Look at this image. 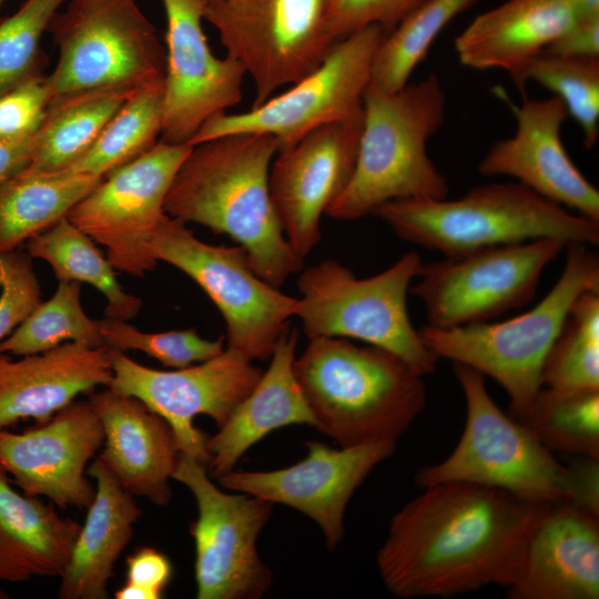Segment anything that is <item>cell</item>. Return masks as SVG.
I'll use <instances>...</instances> for the list:
<instances>
[{
	"instance_id": "cell-1",
	"label": "cell",
	"mask_w": 599,
	"mask_h": 599,
	"mask_svg": "<svg viewBox=\"0 0 599 599\" xmlns=\"http://www.w3.org/2000/svg\"><path fill=\"white\" fill-rule=\"evenodd\" d=\"M423 489L392 517L377 552L386 588L404 599L509 588L548 504L461 481Z\"/></svg>"
},
{
	"instance_id": "cell-2",
	"label": "cell",
	"mask_w": 599,
	"mask_h": 599,
	"mask_svg": "<svg viewBox=\"0 0 599 599\" xmlns=\"http://www.w3.org/2000/svg\"><path fill=\"white\" fill-rule=\"evenodd\" d=\"M280 149L268 134L232 133L192 146L167 192L164 211L229 235L245 248L251 267L281 288L303 270L270 194V169Z\"/></svg>"
},
{
	"instance_id": "cell-3",
	"label": "cell",
	"mask_w": 599,
	"mask_h": 599,
	"mask_svg": "<svg viewBox=\"0 0 599 599\" xmlns=\"http://www.w3.org/2000/svg\"><path fill=\"white\" fill-rule=\"evenodd\" d=\"M294 372L316 429L339 447L396 443L426 405L424 376L383 348L347 338L309 339Z\"/></svg>"
},
{
	"instance_id": "cell-4",
	"label": "cell",
	"mask_w": 599,
	"mask_h": 599,
	"mask_svg": "<svg viewBox=\"0 0 599 599\" xmlns=\"http://www.w3.org/2000/svg\"><path fill=\"white\" fill-rule=\"evenodd\" d=\"M446 103L435 73L395 92L368 84L355 169L325 214L356 221L390 201L446 199L448 183L427 153L428 140L445 122Z\"/></svg>"
},
{
	"instance_id": "cell-5",
	"label": "cell",
	"mask_w": 599,
	"mask_h": 599,
	"mask_svg": "<svg viewBox=\"0 0 599 599\" xmlns=\"http://www.w3.org/2000/svg\"><path fill=\"white\" fill-rule=\"evenodd\" d=\"M409 243L455 256L546 237L599 244V222L519 182L476 186L456 200H397L373 213Z\"/></svg>"
},
{
	"instance_id": "cell-6",
	"label": "cell",
	"mask_w": 599,
	"mask_h": 599,
	"mask_svg": "<svg viewBox=\"0 0 599 599\" xmlns=\"http://www.w3.org/2000/svg\"><path fill=\"white\" fill-rule=\"evenodd\" d=\"M566 250L560 277L531 309L502 322L419 328L424 343L439 359L496 380L510 399L514 418L527 410L544 386L546 358L575 300L586 291H599L598 255L580 243H569Z\"/></svg>"
},
{
	"instance_id": "cell-7",
	"label": "cell",
	"mask_w": 599,
	"mask_h": 599,
	"mask_svg": "<svg viewBox=\"0 0 599 599\" xmlns=\"http://www.w3.org/2000/svg\"><path fill=\"white\" fill-rule=\"evenodd\" d=\"M423 265L419 254L410 251L366 278L332 258L303 267L295 316L308 339H358L396 355L419 375H428L439 358L414 327L407 307L408 291Z\"/></svg>"
},
{
	"instance_id": "cell-8",
	"label": "cell",
	"mask_w": 599,
	"mask_h": 599,
	"mask_svg": "<svg viewBox=\"0 0 599 599\" xmlns=\"http://www.w3.org/2000/svg\"><path fill=\"white\" fill-rule=\"evenodd\" d=\"M454 373L466 402L464 432L441 461L422 468L415 481L427 487L461 481L507 491L536 504L569 501L567 465L489 395L485 376L461 364Z\"/></svg>"
},
{
	"instance_id": "cell-9",
	"label": "cell",
	"mask_w": 599,
	"mask_h": 599,
	"mask_svg": "<svg viewBox=\"0 0 599 599\" xmlns=\"http://www.w3.org/2000/svg\"><path fill=\"white\" fill-rule=\"evenodd\" d=\"M49 23L59 59L44 77L50 98L164 80L166 50L135 0H68Z\"/></svg>"
},
{
	"instance_id": "cell-10",
	"label": "cell",
	"mask_w": 599,
	"mask_h": 599,
	"mask_svg": "<svg viewBox=\"0 0 599 599\" xmlns=\"http://www.w3.org/2000/svg\"><path fill=\"white\" fill-rule=\"evenodd\" d=\"M158 262L190 276L212 300L226 325L227 348L250 361H267L295 316L297 298L262 280L241 245L200 241L169 215L150 241Z\"/></svg>"
},
{
	"instance_id": "cell-11",
	"label": "cell",
	"mask_w": 599,
	"mask_h": 599,
	"mask_svg": "<svg viewBox=\"0 0 599 599\" xmlns=\"http://www.w3.org/2000/svg\"><path fill=\"white\" fill-rule=\"evenodd\" d=\"M331 0H209L204 20L254 84L252 108L313 72L336 42Z\"/></svg>"
},
{
	"instance_id": "cell-12",
	"label": "cell",
	"mask_w": 599,
	"mask_h": 599,
	"mask_svg": "<svg viewBox=\"0 0 599 599\" xmlns=\"http://www.w3.org/2000/svg\"><path fill=\"white\" fill-rule=\"evenodd\" d=\"M567 245L546 237L445 256L423 265L410 292L423 303L427 325L485 323L530 303L545 268Z\"/></svg>"
},
{
	"instance_id": "cell-13",
	"label": "cell",
	"mask_w": 599,
	"mask_h": 599,
	"mask_svg": "<svg viewBox=\"0 0 599 599\" xmlns=\"http://www.w3.org/2000/svg\"><path fill=\"white\" fill-rule=\"evenodd\" d=\"M388 32L373 24L336 41L322 63L287 91L248 111L211 118L189 145L225 134L261 133L274 136L283 149L322 125L349 116L363 105L375 55Z\"/></svg>"
},
{
	"instance_id": "cell-14",
	"label": "cell",
	"mask_w": 599,
	"mask_h": 599,
	"mask_svg": "<svg viewBox=\"0 0 599 599\" xmlns=\"http://www.w3.org/2000/svg\"><path fill=\"white\" fill-rule=\"evenodd\" d=\"M172 479L194 496L197 518L190 525L194 539V576L199 599H258L273 575L257 552V538L274 504L257 496L220 489L203 463L180 454Z\"/></svg>"
},
{
	"instance_id": "cell-15",
	"label": "cell",
	"mask_w": 599,
	"mask_h": 599,
	"mask_svg": "<svg viewBox=\"0 0 599 599\" xmlns=\"http://www.w3.org/2000/svg\"><path fill=\"white\" fill-rule=\"evenodd\" d=\"M192 145L159 140L150 150L105 176L67 219L105 248L115 271L140 277L158 261L150 241L167 216L164 202Z\"/></svg>"
},
{
	"instance_id": "cell-16",
	"label": "cell",
	"mask_w": 599,
	"mask_h": 599,
	"mask_svg": "<svg viewBox=\"0 0 599 599\" xmlns=\"http://www.w3.org/2000/svg\"><path fill=\"white\" fill-rule=\"evenodd\" d=\"M109 352L113 377L108 387L139 398L162 416L174 433L180 454L206 467L209 435L195 427L194 418L206 415L220 428L264 372L227 347L207 361L173 370L143 366L121 351Z\"/></svg>"
},
{
	"instance_id": "cell-17",
	"label": "cell",
	"mask_w": 599,
	"mask_h": 599,
	"mask_svg": "<svg viewBox=\"0 0 599 599\" xmlns=\"http://www.w3.org/2000/svg\"><path fill=\"white\" fill-rule=\"evenodd\" d=\"M363 105L280 149L270 169V194L284 236L304 260L319 243L321 217L349 183L363 129Z\"/></svg>"
},
{
	"instance_id": "cell-18",
	"label": "cell",
	"mask_w": 599,
	"mask_h": 599,
	"mask_svg": "<svg viewBox=\"0 0 599 599\" xmlns=\"http://www.w3.org/2000/svg\"><path fill=\"white\" fill-rule=\"evenodd\" d=\"M209 0H162L166 68L160 140L189 144L211 118L242 100L244 67L212 52L202 28Z\"/></svg>"
},
{
	"instance_id": "cell-19",
	"label": "cell",
	"mask_w": 599,
	"mask_h": 599,
	"mask_svg": "<svg viewBox=\"0 0 599 599\" xmlns=\"http://www.w3.org/2000/svg\"><path fill=\"white\" fill-rule=\"evenodd\" d=\"M395 447L393 441L339 448L307 441L305 458L290 467L270 471L233 469L217 480L222 488L301 511L319 526L328 549L333 550L344 537L348 501Z\"/></svg>"
},
{
	"instance_id": "cell-20",
	"label": "cell",
	"mask_w": 599,
	"mask_h": 599,
	"mask_svg": "<svg viewBox=\"0 0 599 599\" xmlns=\"http://www.w3.org/2000/svg\"><path fill=\"white\" fill-rule=\"evenodd\" d=\"M104 432L90 400H73L48 422L16 434L0 428V469L23 494L47 497L58 509H88L95 488L87 465Z\"/></svg>"
},
{
	"instance_id": "cell-21",
	"label": "cell",
	"mask_w": 599,
	"mask_h": 599,
	"mask_svg": "<svg viewBox=\"0 0 599 599\" xmlns=\"http://www.w3.org/2000/svg\"><path fill=\"white\" fill-rule=\"evenodd\" d=\"M517 128L512 136L497 141L483 158L484 176H511L539 195L599 222V192L567 153L561 128L568 111L552 95L525 99L512 105Z\"/></svg>"
},
{
	"instance_id": "cell-22",
	"label": "cell",
	"mask_w": 599,
	"mask_h": 599,
	"mask_svg": "<svg viewBox=\"0 0 599 599\" xmlns=\"http://www.w3.org/2000/svg\"><path fill=\"white\" fill-rule=\"evenodd\" d=\"M507 592L512 599H598L599 515L567 501L546 505Z\"/></svg>"
},
{
	"instance_id": "cell-23",
	"label": "cell",
	"mask_w": 599,
	"mask_h": 599,
	"mask_svg": "<svg viewBox=\"0 0 599 599\" xmlns=\"http://www.w3.org/2000/svg\"><path fill=\"white\" fill-rule=\"evenodd\" d=\"M89 400L104 432L99 458L132 496L166 506L180 455L170 424L139 398L110 387Z\"/></svg>"
},
{
	"instance_id": "cell-24",
	"label": "cell",
	"mask_w": 599,
	"mask_h": 599,
	"mask_svg": "<svg viewBox=\"0 0 599 599\" xmlns=\"http://www.w3.org/2000/svg\"><path fill=\"white\" fill-rule=\"evenodd\" d=\"M112 377L106 346L65 342L19 361L0 354V428L27 418L43 424L80 394L108 387Z\"/></svg>"
},
{
	"instance_id": "cell-25",
	"label": "cell",
	"mask_w": 599,
	"mask_h": 599,
	"mask_svg": "<svg viewBox=\"0 0 599 599\" xmlns=\"http://www.w3.org/2000/svg\"><path fill=\"white\" fill-rule=\"evenodd\" d=\"M298 334L288 328L277 341L271 363L251 393L235 407L217 433L207 436V471L219 479L235 469L241 457L271 432L317 422L294 372Z\"/></svg>"
},
{
	"instance_id": "cell-26",
	"label": "cell",
	"mask_w": 599,
	"mask_h": 599,
	"mask_svg": "<svg viewBox=\"0 0 599 599\" xmlns=\"http://www.w3.org/2000/svg\"><path fill=\"white\" fill-rule=\"evenodd\" d=\"M95 496L60 577L62 599H105L114 565L129 545L142 510L98 457L87 469Z\"/></svg>"
},
{
	"instance_id": "cell-27",
	"label": "cell",
	"mask_w": 599,
	"mask_h": 599,
	"mask_svg": "<svg viewBox=\"0 0 599 599\" xmlns=\"http://www.w3.org/2000/svg\"><path fill=\"white\" fill-rule=\"evenodd\" d=\"M568 0H507L477 16L455 39L460 63L514 74L578 18Z\"/></svg>"
},
{
	"instance_id": "cell-28",
	"label": "cell",
	"mask_w": 599,
	"mask_h": 599,
	"mask_svg": "<svg viewBox=\"0 0 599 599\" xmlns=\"http://www.w3.org/2000/svg\"><path fill=\"white\" fill-rule=\"evenodd\" d=\"M80 529L53 502L16 491L0 469V581L60 578Z\"/></svg>"
},
{
	"instance_id": "cell-29",
	"label": "cell",
	"mask_w": 599,
	"mask_h": 599,
	"mask_svg": "<svg viewBox=\"0 0 599 599\" xmlns=\"http://www.w3.org/2000/svg\"><path fill=\"white\" fill-rule=\"evenodd\" d=\"M133 90L99 88L52 98L34 135L27 170L37 173L68 170L95 142Z\"/></svg>"
},
{
	"instance_id": "cell-30",
	"label": "cell",
	"mask_w": 599,
	"mask_h": 599,
	"mask_svg": "<svg viewBox=\"0 0 599 599\" xmlns=\"http://www.w3.org/2000/svg\"><path fill=\"white\" fill-rule=\"evenodd\" d=\"M102 180L71 171L24 170L0 186V254L19 248L67 216Z\"/></svg>"
},
{
	"instance_id": "cell-31",
	"label": "cell",
	"mask_w": 599,
	"mask_h": 599,
	"mask_svg": "<svg viewBox=\"0 0 599 599\" xmlns=\"http://www.w3.org/2000/svg\"><path fill=\"white\" fill-rule=\"evenodd\" d=\"M97 243L67 216L26 243L31 258L48 262L59 282L87 283L106 300L105 316L129 321L138 315L142 301L124 291L115 270Z\"/></svg>"
},
{
	"instance_id": "cell-32",
	"label": "cell",
	"mask_w": 599,
	"mask_h": 599,
	"mask_svg": "<svg viewBox=\"0 0 599 599\" xmlns=\"http://www.w3.org/2000/svg\"><path fill=\"white\" fill-rule=\"evenodd\" d=\"M164 80L136 88L95 142L68 170L104 179L135 160L162 131Z\"/></svg>"
},
{
	"instance_id": "cell-33",
	"label": "cell",
	"mask_w": 599,
	"mask_h": 599,
	"mask_svg": "<svg viewBox=\"0 0 599 599\" xmlns=\"http://www.w3.org/2000/svg\"><path fill=\"white\" fill-rule=\"evenodd\" d=\"M515 419L551 453L599 459V389L541 387Z\"/></svg>"
},
{
	"instance_id": "cell-34",
	"label": "cell",
	"mask_w": 599,
	"mask_h": 599,
	"mask_svg": "<svg viewBox=\"0 0 599 599\" xmlns=\"http://www.w3.org/2000/svg\"><path fill=\"white\" fill-rule=\"evenodd\" d=\"M478 1L424 0L384 39L368 84L386 92L403 89L444 28Z\"/></svg>"
},
{
	"instance_id": "cell-35",
	"label": "cell",
	"mask_w": 599,
	"mask_h": 599,
	"mask_svg": "<svg viewBox=\"0 0 599 599\" xmlns=\"http://www.w3.org/2000/svg\"><path fill=\"white\" fill-rule=\"evenodd\" d=\"M525 91L529 81L555 93L580 125L583 146L591 149L599 135V57H573L541 51L510 75Z\"/></svg>"
},
{
	"instance_id": "cell-36",
	"label": "cell",
	"mask_w": 599,
	"mask_h": 599,
	"mask_svg": "<svg viewBox=\"0 0 599 599\" xmlns=\"http://www.w3.org/2000/svg\"><path fill=\"white\" fill-rule=\"evenodd\" d=\"M81 283L59 282L54 294L40 302L29 316L0 343V354L27 356L65 342L105 346L98 321L83 311Z\"/></svg>"
},
{
	"instance_id": "cell-37",
	"label": "cell",
	"mask_w": 599,
	"mask_h": 599,
	"mask_svg": "<svg viewBox=\"0 0 599 599\" xmlns=\"http://www.w3.org/2000/svg\"><path fill=\"white\" fill-rule=\"evenodd\" d=\"M542 385L599 389V291H586L572 303L546 358Z\"/></svg>"
},
{
	"instance_id": "cell-38",
	"label": "cell",
	"mask_w": 599,
	"mask_h": 599,
	"mask_svg": "<svg viewBox=\"0 0 599 599\" xmlns=\"http://www.w3.org/2000/svg\"><path fill=\"white\" fill-rule=\"evenodd\" d=\"M67 0H24L0 22V97L41 75L40 40Z\"/></svg>"
},
{
	"instance_id": "cell-39",
	"label": "cell",
	"mask_w": 599,
	"mask_h": 599,
	"mask_svg": "<svg viewBox=\"0 0 599 599\" xmlns=\"http://www.w3.org/2000/svg\"><path fill=\"white\" fill-rule=\"evenodd\" d=\"M98 323L106 347L121 352L140 351L173 369L207 361L225 349V336L205 339L195 328L145 333L124 319L109 316Z\"/></svg>"
},
{
	"instance_id": "cell-40",
	"label": "cell",
	"mask_w": 599,
	"mask_h": 599,
	"mask_svg": "<svg viewBox=\"0 0 599 599\" xmlns=\"http://www.w3.org/2000/svg\"><path fill=\"white\" fill-rule=\"evenodd\" d=\"M0 343L41 302L31 257L20 248L0 254Z\"/></svg>"
},
{
	"instance_id": "cell-41",
	"label": "cell",
	"mask_w": 599,
	"mask_h": 599,
	"mask_svg": "<svg viewBox=\"0 0 599 599\" xmlns=\"http://www.w3.org/2000/svg\"><path fill=\"white\" fill-rule=\"evenodd\" d=\"M424 0H331L329 24L335 41L379 24L392 31Z\"/></svg>"
},
{
	"instance_id": "cell-42",
	"label": "cell",
	"mask_w": 599,
	"mask_h": 599,
	"mask_svg": "<svg viewBox=\"0 0 599 599\" xmlns=\"http://www.w3.org/2000/svg\"><path fill=\"white\" fill-rule=\"evenodd\" d=\"M50 100L42 74L0 97V139L34 135L43 122Z\"/></svg>"
},
{
	"instance_id": "cell-43",
	"label": "cell",
	"mask_w": 599,
	"mask_h": 599,
	"mask_svg": "<svg viewBox=\"0 0 599 599\" xmlns=\"http://www.w3.org/2000/svg\"><path fill=\"white\" fill-rule=\"evenodd\" d=\"M173 575L171 560L153 547H141L126 558V579L116 599H160Z\"/></svg>"
},
{
	"instance_id": "cell-44",
	"label": "cell",
	"mask_w": 599,
	"mask_h": 599,
	"mask_svg": "<svg viewBox=\"0 0 599 599\" xmlns=\"http://www.w3.org/2000/svg\"><path fill=\"white\" fill-rule=\"evenodd\" d=\"M542 51L573 57H599V13L577 20Z\"/></svg>"
},
{
	"instance_id": "cell-45",
	"label": "cell",
	"mask_w": 599,
	"mask_h": 599,
	"mask_svg": "<svg viewBox=\"0 0 599 599\" xmlns=\"http://www.w3.org/2000/svg\"><path fill=\"white\" fill-rule=\"evenodd\" d=\"M567 467L570 485L568 502L599 515V459L575 456Z\"/></svg>"
},
{
	"instance_id": "cell-46",
	"label": "cell",
	"mask_w": 599,
	"mask_h": 599,
	"mask_svg": "<svg viewBox=\"0 0 599 599\" xmlns=\"http://www.w3.org/2000/svg\"><path fill=\"white\" fill-rule=\"evenodd\" d=\"M34 135L0 139V186L28 169L32 160Z\"/></svg>"
},
{
	"instance_id": "cell-47",
	"label": "cell",
	"mask_w": 599,
	"mask_h": 599,
	"mask_svg": "<svg viewBox=\"0 0 599 599\" xmlns=\"http://www.w3.org/2000/svg\"><path fill=\"white\" fill-rule=\"evenodd\" d=\"M579 17L599 13V0H568Z\"/></svg>"
},
{
	"instance_id": "cell-48",
	"label": "cell",
	"mask_w": 599,
	"mask_h": 599,
	"mask_svg": "<svg viewBox=\"0 0 599 599\" xmlns=\"http://www.w3.org/2000/svg\"><path fill=\"white\" fill-rule=\"evenodd\" d=\"M6 598H8V595L2 589H0V599H6Z\"/></svg>"
},
{
	"instance_id": "cell-49",
	"label": "cell",
	"mask_w": 599,
	"mask_h": 599,
	"mask_svg": "<svg viewBox=\"0 0 599 599\" xmlns=\"http://www.w3.org/2000/svg\"><path fill=\"white\" fill-rule=\"evenodd\" d=\"M2 0H0V4H1Z\"/></svg>"
}]
</instances>
